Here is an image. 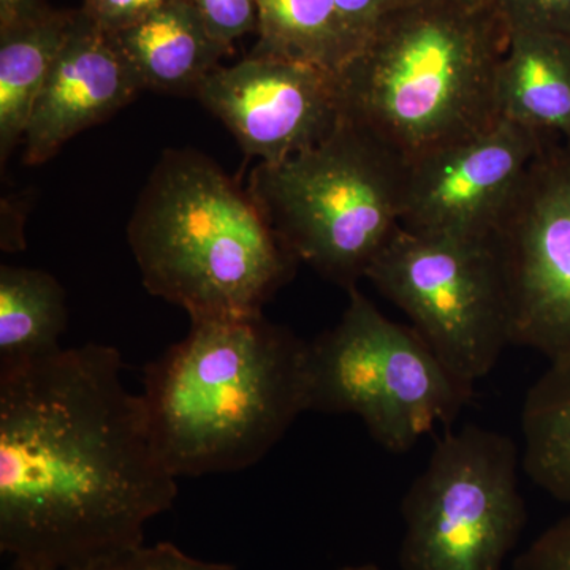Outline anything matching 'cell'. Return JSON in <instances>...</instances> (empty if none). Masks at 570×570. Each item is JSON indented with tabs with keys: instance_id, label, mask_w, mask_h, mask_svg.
<instances>
[{
	"instance_id": "cell-15",
	"label": "cell",
	"mask_w": 570,
	"mask_h": 570,
	"mask_svg": "<svg viewBox=\"0 0 570 570\" xmlns=\"http://www.w3.org/2000/svg\"><path fill=\"white\" fill-rule=\"evenodd\" d=\"M77 10L48 11L37 20L0 31V160L11 156L24 141L33 105L63 41L73 26Z\"/></svg>"
},
{
	"instance_id": "cell-20",
	"label": "cell",
	"mask_w": 570,
	"mask_h": 570,
	"mask_svg": "<svg viewBox=\"0 0 570 570\" xmlns=\"http://www.w3.org/2000/svg\"><path fill=\"white\" fill-rule=\"evenodd\" d=\"M509 33L540 32L570 39V0H491Z\"/></svg>"
},
{
	"instance_id": "cell-26",
	"label": "cell",
	"mask_w": 570,
	"mask_h": 570,
	"mask_svg": "<svg viewBox=\"0 0 570 570\" xmlns=\"http://www.w3.org/2000/svg\"><path fill=\"white\" fill-rule=\"evenodd\" d=\"M336 570H382L376 564H360V566H346V568H341Z\"/></svg>"
},
{
	"instance_id": "cell-27",
	"label": "cell",
	"mask_w": 570,
	"mask_h": 570,
	"mask_svg": "<svg viewBox=\"0 0 570 570\" xmlns=\"http://www.w3.org/2000/svg\"><path fill=\"white\" fill-rule=\"evenodd\" d=\"M455 2L464 3V6L480 7L489 6V3H491V0H455Z\"/></svg>"
},
{
	"instance_id": "cell-10",
	"label": "cell",
	"mask_w": 570,
	"mask_h": 570,
	"mask_svg": "<svg viewBox=\"0 0 570 570\" xmlns=\"http://www.w3.org/2000/svg\"><path fill=\"white\" fill-rule=\"evenodd\" d=\"M549 141L499 118L478 132L406 160L401 225L420 235L490 242Z\"/></svg>"
},
{
	"instance_id": "cell-13",
	"label": "cell",
	"mask_w": 570,
	"mask_h": 570,
	"mask_svg": "<svg viewBox=\"0 0 570 570\" xmlns=\"http://www.w3.org/2000/svg\"><path fill=\"white\" fill-rule=\"evenodd\" d=\"M142 89L197 94L230 48L213 39L189 0H174L132 28L111 33Z\"/></svg>"
},
{
	"instance_id": "cell-24",
	"label": "cell",
	"mask_w": 570,
	"mask_h": 570,
	"mask_svg": "<svg viewBox=\"0 0 570 570\" xmlns=\"http://www.w3.org/2000/svg\"><path fill=\"white\" fill-rule=\"evenodd\" d=\"M415 0H336L344 21L360 48L396 11ZM360 51V50H358Z\"/></svg>"
},
{
	"instance_id": "cell-17",
	"label": "cell",
	"mask_w": 570,
	"mask_h": 570,
	"mask_svg": "<svg viewBox=\"0 0 570 570\" xmlns=\"http://www.w3.org/2000/svg\"><path fill=\"white\" fill-rule=\"evenodd\" d=\"M258 40L250 55L309 63L340 75L360 45L336 0H255Z\"/></svg>"
},
{
	"instance_id": "cell-7",
	"label": "cell",
	"mask_w": 570,
	"mask_h": 570,
	"mask_svg": "<svg viewBox=\"0 0 570 570\" xmlns=\"http://www.w3.org/2000/svg\"><path fill=\"white\" fill-rule=\"evenodd\" d=\"M520 468L508 434L448 431L401 504V570H504L528 519Z\"/></svg>"
},
{
	"instance_id": "cell-23",
	"label": "cell",
	"mask_w": 570,
	"mask_h": 570,
	"mask_svg": "<svg viewBox=\"0 0 570 570\" xmlns=\"http://www.w3.org/2000/svg\"><path fill=\"white\" fill-rule=\"evenodd\" d=\"M174 0H82L81 11L104 31L132 28Z\"/></svg>"
},
{
	"instance_id": "cell-14",
	"label": "cell",
	"mask_w": 570,
	"mask_h": 570,
	"mask_svg": "<svg viewBox=\"0 0 570 570\" xmlns=\"http://www.w3.org/2000/svg\"><path fill=\"white\" fill-rule=\"evenodd\" d=\"M499 118L549 140L570 141V39L540 32L509 33L497 75Z\"/></svg>"
},
{
	"instance_id": "cell-21",
	"label": "cell",
	"mask_w": 570,
	"mask_h": 570,
	"mask_svg": "<svg viewBox=\"0 0 570 570\" xmlns=\"http://www.w3.org/2000/svg\"><path fill=\"white\" fill-rule=\"evenodd\" d=\"M214 40L234 50V41L257 32L255 0H189Z\"/></svg>"
},
{
	"instance_id": "cell-5",
	"label": "cell",
	"mask_w": 570,
	"mask_h": 570,
	"mask_svg": "<svg viewBox=\"0 0 570 570\" xmlns=\"http://www.w3.org/2000/svg\"><path fill=\"white\" fill-rule=\"evenodd\" d=\"M404 183L406 160L344 116L313 148L258 164L247 193L296 261L348 291L403 227Z\"/></svg>"
},
{
	"instance_id": "cell-4",
	"label": "cell",
	"mask_w": 570,
	"mask_h": 570,
	"mask_svg": "<svg viewBox=\"0 0 570 570\" xmlns=\"http://www.w3.org/2000/svg\"><path fill=\"white\" fill-rule=\"evenodd\" d=\"M509 31L493 3L415 0L337 75L344 116L404 160L498 121Z\"/></svg>"
},
{
	"instance_id": "cell-6",
	"label": "cell",
	"mask_w": 570,
	"mask_h": 570,
	"mask_svg": "<svg viewBox=\"0 0 570 570\" xmlns=\"http://www.w3.org/2000/svg\"><path fill=\"white\" fill-rule=\"evenodd\" d=\"M340 322L307 343V412L352 414L381 448L406 453L455 422L474 395L414 326L397 324L358 287Z\"/></svg>"
},
{
	"instance_id": "cell-11",
	"label": "cell",
	"mask_w": 570,
	"mask_h": 570,
	"mask_svg": "<svg viewBox=\"0 0 570 570\" xmlns=\"http://www.w3.org/2000/svg\"><path fill=\"white\" fill-rule=\"evenodd\" d=\"M195 97L258 164L281 163L313 148L344 118L337 75L250 52L234 66L214 69Z\"/></svg>"
},
{
	"instance_id": "cell-8",
	"label": "cell",
	"mask_w": 570,
	"mask_h": 570,
	"mask_svg": "<svg viewBox=\"0 0 570 570\" xmlns=\"http://www.w3.org/2000/svg\"><path fill=\"white\" fill-rule=\"evenodd\" d=\"M366 279L472 387L512 344L508 284L493 239L420 235L401 227Z\"/></svg>"
},
{
	"instance_id": "cell-3",
	"label": "cell",
	"mask_w": 570,
	"mask_h": 570,
	"mask_svg": "<svg viewBox=\"0 0 570 570\" xmlns=\"http://www.w3.org/2000/svg\"><path fill=\"white\" fill-rule=\"evenodd\" d=\"M127 235L146 291L190 322L262 316L298 264L247 189L187 149L160 157Z\"/></svg>"
},
{
	"instance_id": "cell-1",
	"label": "cell",
	"mask_w": 570,
	"mask_h": 570,
	"mask_svg": "<svg viewBox=\"0 0 570 570\" xmlns=\"http://www.w3.org/2000/svg\"><path fill=\"white\" fill-rule=\"evenodd\" d=\"M107 344L0 370V551L58 570L135 549L178 479Z\"/></svg>"
},
{
	"instance_id": "cell-22",
	"label": "cell",
	"mask_w": 570,
	"mask_h": 570,
	"mask_svg": "<svg viewBox=\"0 0 570 570\" xmlns=\"http://www.w3.org/2000/svg\"><path fill=\"white\" fill-rule=\"evenodd\" d=\"M510 570H570V513L543 531Z\"/></svg>"
},
{
	"instance_id": "cell-9",
	"label": "cell",
	"mask_w": 570,
	"mask_h": 570,
	"mask_svg": "<svg viewBox=\"0 0 570 570\" xmlns=\"http://www.w3.org/2000/svg\"><path fill=\"white\" fill-rule=\"evenodd\" d=\"M508 284L512 344L570 352V141H549L493 236Z\"/></svg>"
},
{
	"instance_id": "cell-25",
	"label": "cell",
	"mask_w": 570,
	"mask_h": 570,
	"mask_svg": "<svg viewBox=\"0 0 570 570\" xmlns=\"http://www.w3.org/2000/svg\"><path fill=\"white\" fill-rule=\"evenodd\" d=\"M51 10L47 0H0V31L37 20Z\"/></svg>"
},
{
	"instance_id": "cell-18",
	"label": "cell",
	"mask_w": 570,
	"mask_h": 570,
	"mask_svg": "<svg viewBox=\"0 0 570 570\" xmlns=\"http://www.w3.org/2000/svg\"><path fill=\"white\" fill-rule=\"evenodd\" d=\"M521 464L534 485L570 504V352L550 360L521 412Z\"/></svg>"
},
{
	"instance_id": "cell-2",
	"label": "cell",
	"mask_w": 570,
	"mask_h": 570,
	"mask_svg": "<svg viewBox=\"0 0 570 570\" xmlns=\"http://www.w3.org/2000/svg\"><path fill=\"white\" fill-rule=\"evenodd\" d=\"M141 396L176 479L243 471L307 412V343L264 314L193 322L145 367Z\"/></svg>"
},
{
	"instance_id": "cell-16",
	"label": "cell",
	"mask_w": 570,
	"mask_h": 570,
	"mask_svg": "<svg viewBox=\"0 0 570 570\" xmlns=\"http://www.w3.org/2000/svg\"><path fill=\"white\" fill-rule=\"evenodd\" d=\"M67 321L66 291L55 276L0 266V370L58 354Z\"/></svg>"
},
{
	"instance_id": "cell-12",
	"label": "cell",
	"mask_w": 570,
	"mask_h": 570,
	"mask_svg": "<svg viewBox=\"0 0 570 570\" xmlns=\"http://www.w3.org/2000/svg\"><path fill=\"white\" fill-rule=\"evenodd\" d=\"M142 89L110 32L81 9L33 105L24 135V164L41 165L75 135L107 121Z\"/></svg>"
},
{
	"instance_id": "cell-19",
	"label": "cell",
	"mask_w": 570,
	"mask_h": 570,
	"mask_svg": "<svg viewBox=\"0 0 570 570\" xmlns=\"http://www.w3.org/2000/svg\"><path fill=\"white\" fill-rule=\"evenodd\" d=\"M9 570H24L10 566ZM58 570H238L227 562L200 560L170 542L135 547L108 557Z\"/></svg>"
}]
</instances>
